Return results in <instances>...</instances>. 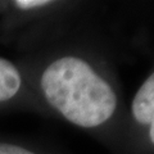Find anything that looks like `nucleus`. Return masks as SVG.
Wrapping results in <instances>:
<instances>
[{
	"label": "nucleus",
	"mask_w": 154,
	"mask_h": 154,
	"mask_svg": "<svg viewBox=\"0 0 154 154\" xmlns=\"http://www.w3.org/2000/svg\"><path fill=\"white\" fill-rule=\"evenodd\" d=\"M41 89L53 108L81 127L100 126L117 108L110 85L77 57L59 58L46 67Z\"/></svg>",
	"instance_id": "nucleus-1"
},
{
	"label": "nucleus",
	"mask_w": 154,
	"mask_h": 154,
	"mask_svg": "<svg viewBox=\"0 0 154 154\" xmlns=\"http://www.w3.org/2000/svg\"><path fill=\"white\" fill-rule=\"evenodd\" d=\"M132 116L139 123L149 126V137L154 144V72L135 95Z\"/></svg>",
	"instance_id": "nucleus-2"
},
{
	"label": "nucleus",
	"mask_w": 154,
	"mask_h": 154,
	"mask_svg": "<svg viewBox=\"0 0 154 154\" xmlns=\"http://www.w3.org/2000/svg\"><path fill=\"white\" fill-rule=\"evenodd\" d=\"M21 84V75L14 64L0 58V102H5L16 96Z\"/></svg>",
	"instance_id": "nucleus-3"
},
{
	"label": "nucleus",
	"mask_w": 154,
	"mask_h": 154,
	"mask_svg": "<svg viewBox=\"0 0 154 154\" xmlns=\"http://www.w3.org/2000/svg\"><path fill=\"white\" fill-rule=\"evenodd\" d=\"M0 154H35V153L28 150V149L22 148V146L0 143Z\"/></svg>",
	"instance_id": "nucleus-4"
},
{
	"label": "nucleus",
	"mask_w": 154,
	"mask_h": 154,
	"mask_svg": "<svg viewBox=\"0 0 154 154\" xmlns=\"http://www.w3.org/2000/svg\"><path fill=\"white\" fill-rule=\"evenodd\" d=\"M49 3L50 2H48V0H17V2H14V5L19 9H25V11H27V9L44 7Z\"/></svg>",
	"instance_id": "nucleus-5"
}]
</instances>
